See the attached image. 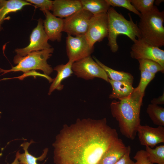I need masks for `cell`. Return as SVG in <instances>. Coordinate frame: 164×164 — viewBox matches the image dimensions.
<instances>
[{"label": "cell", "instance_id": "30", "mask_svg": "<svg viewBox=\"0 0 164 164\" xmlns=\"http://www.w3.org/2000/svg\"><path fill=\"white\" fill-rule=\"evenodd\" d=\"M126 152L124 155L114 164H135V162L131 159L130 155L131 151L130 146H127Z\"/></svg>", "mask_w": 164, "mask_h": 164}, {"label": "cell", "instance_id": "21", "mask_svg": "<svg viewBox=\"0 0 164 164\" xmlns=\"http://www.w3.org/2000/svg\"><path fill=\"white\" fill-rule=\"evenodd\" d=\"M34 142L32 140H31L30 142H26L23 143L21 145L24 151V152L20 154L19 151L18 152V160L21 164H44L38 163L37 161H42L46 156L48 149H45L42 154L39 157H36L30 154L28 150V148L32 143Z\"/></svg>", "mask_w": 164, "mask_h": 164}, {"label": "cell", "instance_id": "2", "mask_svg": "<svg viewBox=\"0 0 164 164\" xmlns=\"http://www.w3.org/2000/svg\"><path fill=\"white\" fill-rule=\"evenodd\" d=\"M144 94L136 87L128 97L114 100L110 104L111 114L118 121L121 132L130 140L135 139L141 125L140 114Z\"/></svg>", "mask_w": 164, "mask_h": 164}, {"label": "cell", "instance_id": "29", "mask_svg": "<svg viewBox=\"0 0 164 164\" xmlns=\"http://www.w3.org/2000/svg\"><path fill=\"white\" fill-rule=\"evenodd\" d=\"M133 158L136 161L135 164H154L149 160L147 153L144 150L138 151Z\"/></svg>", "mask_w": 164, "mask_h": 164}, {"label": "cell", "instance_id": "7", "mask_svg": "<svg viewBox=\"0 0 164 164\" xmlns=\"http://www.w3.org/2000/svg\"><path fill=\"white\" fill-rule=\"evenodd\" d=\"M66 52L69 60L73 62L91 56L94 50L85 35L73 36L67 35L66 39Z\"/></svg>", "mask_w": 164, "mask_h": 164}, {"label": "cell", "instance_id": "35", "mask_svg": "<svg viewBox=\"0 0 164 164\" xmlns=\"http://www.w3.org/2000/svg\"></svg>", "mask_w": 164, "mask_h": 164}, {"label": "cell", "instance_id": "1", "mask_svg": "<svg viewBox=\"0 0 164 164\" xmlns=\"http://www.w3.org/2000/svg\"><path fill=\"white\" fill-rule=\"evenodd\" d=\"M118 138L106 119H78L66 126L53 144L55 164H98L104 153Z\"/></svg>", "mask_w": 164, "mask_h": 164}, {"label": "cell", "instance_id": "32", "mask_svg": "<svg viewBox=\"0 0 164 164\" xmlns=\"http://www.w3.org/2000/svg\"><path fill=\"white\" fill-rule=\"evenodd\" d=\"M18 151L16 154L15 157L13 161L11 164H21L18 160Z\"/></svg>", "mask_w": 164, "mask_h": 164}, {"label": "cell", "instance_id": "24", "mask_svg": "<svg viewBox=\"0 0 164 164\" xmlns=\"http://www.w3.org/2000/svg\"><path fill=\"white\" fill-rule=\"evenodd\" d=\"M139 63V69L140 71H144L155 74L158 72L163 73L164 68L157 62L148 59L138 60Z\"/></svg>", "mask_w": 164, "mask_h": 164}, {"label": "cell", "instance_id": "27", "mask_svg": "<svg viewBox=\"0 0 164 164\" xmlns=\"http://www.w3.org/2000/svg\"><path fill=\"white\" fill-rule=\"evenodd\" d=\"M155 74L149 72L141 71V77L139 83L136 87L139 91L144 94L145 89L149 82L154 78Z\"/></svg>", "mask_w": 164, "mask_h": 164}, {"label": "cell", "instance_id": "22", "mask_svg": "<svg viewBox=\"0 0 164 164\" xmlns=\"http://www.w3.org/2000/svg\"><path fill=\"white\" fill-rule=\"evenodd\" d=\"M146 112L153 124L158 126H164V108L157 105L149 104Z\"/></svg>", "mask_w": 164, "mask_h": 164}, {"label": "cell", "instance_id": "10", "mask_svg": "<svg viewBox=\"0 0 164 164\" xmlns=\"http://www.w3.org/2000/svg\"><path fill=\"white\" fill-rule=\"evenodd\" d=\"M49 40L44 30L43 21L40 18L31 33L29 44L25 47L17 48L15 51L17 55L23 57L32 52L49 49L52 47L48 42Z\"/></svg>", "mask_w": 164, "mask_h": 164}, {"label": "cell", "instance_id": "34", "mask_svg": "<svg viewBox=\"0 0 164 164\" xmlns=\"http://www.w3.org/2000/svg\"><path fill=\"white\" fill-rule=\"evenodd\" d=\"M2 0H0V3L1 2H2Z\"/></svg>", "mask_w": 164, "mask_h": 164}, {"label": "cell", "instance_id": "18", "mask_svg": "<svg viewBox=\"0 0 164 164\" xmlns=\"http://www.w3.org/2000/svg\"><path fill=\"white\" fill-rule=\"evenodd\" d=\"M108 82L112 88V92L109 96V98L111 99L121 100L127 98L135 89L132 84L127 82L113 81L109 79Z\"/></svg>", "mask_w": 164, "mask_h": 164}, {"label": "cell", "instance_id": "31", "mask_svg": "<svg viewBox=\"0 0 164 164\" xmlns=\"http://www.w3.org/2000/svg\"><path fill=\"white\" fill-rule=\"evenodd\" d=\"M152 104H164V93L158 98H154L151 101Z\"/></svg>", "mask_w": 164, "mask_h": 164}, {"label": "cell", "instance_id": "4", "mask_svg": "<svg viewBox=\"0 0 164 164\" xmlns=\"http://www.w3.org/2000/svg\"><path fill=\"white\" fill-rule=\"evenodd\" d=\"M137 25L140 39L159 47L164 45V12L154 5L148 12L141 14Z\"/></svg>", "mask_w": 164, "mask_h": 164}, {"label": "cell", "instance_id": "6", "mask_svg": "<svg viewBox=\"0 0 164 164\" xmlns=\"http://www.w3.org/2000/svg\"><path fill=\"white\" fill-rule=\"evenodd\" d=\"M72 69L78 77L86 80L97 77L108 82L109 78L106 72L91 56L73 62Z\"/></svg>", "mask_w": 164, "mask_h": 164}, {"label": "cell", "instance_id": "8", "mask_svg": "<svg viewBox=\"0 0 164 164\" xmlns=\"http://www.w3.org/2000/svg\"><path fill=\"white\" fill-rule=\"evenodd\" d=\"M93 15L87 11L82 9L78 11L63 19V32L73 36L85 35Z\"/></svg>", "mask_w": 164, "mask_h": 164}, {"label": "cell", "instance_id": "12", "mask_svg": "<svg viewBox=\"0 0 164 164\" xmlns=\"http://www.w3.org/2000/svg\"><path fill=\"white\" fill-rule=\"evenodd\" d=\"M137 133L141 145L153 148L158 144L164 143V127L153 128L146 125H140Z\"/></svg>", "mask_w": 164, "mask_h": 164}, {"label": "cell", "instance_id": "17", "mask_svg": "<svg viewBox=\"0 0 164 164\" xmlns=\"http://www.w3.org/2000/svg\"><path fill=\"white\" fill-rule=\"evenodd\" d=\"M30 5H32L25 0H2L0 3V32L2 29V24L8 14L16 12L25 6Z\"/></svg>", "mask_w": 164, "mask_h": 164}, {"label": "cell", "instance_id": "25", "mask_svg": "<svg viewBox=\"0 0 164 164\" xmlns=\"http://www.w3.org/2000/svg\"><path fill=\"white\" fill-rule=\"evenodd\" d=\"M132 5L141 14L151 11L154 7V0H130Z\"/></svg>", "mask_w": 164, "mask_h": 164}, {"label": "cell", "instance_id": "14", "mask_svg": "<svg viewBox=\"0 0 164 164\" xmlns=\"http://www.w3.org/2000/svg\"><path fill=\"white\" fill-rule=\"evenodd\" d=\"M80 0H55L53 1V14L60 18H67L82 9Z\"/></svg>", "mask_w": 164, "mask_h": 164}, {"label": "cell", "instance_id": "26", "mask_svg": "<svg viewBox=\"0 0 164 164\" xmlns=\"http://www.w3.org/2000/svg\"><path fill=\"white\" fill-rule=\"evenodd\" d=\"M106 1L110 6L124 8L137 15L139 17L141 15V13L132 5L130 0H106Z\"/></svg>", "mask_w": 164, "mask_h": 164}, {"label": "cell", "instance_id": "9", "mask_svg": "<svg viewBox=\"0 0 164 164\" xmlns=\"http://www.w3.org/2000/svg\"><path fill=\"white\" fill-rule=\"evenodd\" d=\"M131 46L130 56L132 58L155 61L164 68V51L141 39H137Z\"/></svg>", "mask_w": 164, "mask_h": 164}, {"label": "cell", "instance_id": "11", "mask_svg": "<svg viewBox=\"0 0 164 164\" xmlns=\"http://www.w3.org/2000/svg\"><path fill=\"white\" fill-rule=\"evenodd\" d=\"M108 21L107 13L93 15L89 22L86 38L90 45L94 47L97 42H100L108 37Z\"/></svg>", "mask_w": 164, "mask_h": 164}, {"label": "cell", "instance_id": "19", "mask_svg": "<svg viewBox=\"0 0 164 164\" xmlns=\"http://www.w3.org/2000/svg\"><path fill=\"white\" fill-rule=\"evenodd\" d=\"M93 58L105 71L109 79L113 81L125 82L132 84L134 77L130 73L115 70L103 63L94 56H93Z\"/></svg>", "mask_w": 164, "mask_h": 164}, {"label": "cell", "instance_id": "20", "mask_svg": "<svg viewBox=\"0 0 164 164\" xmlns=\"http://www.w3.org/2000/svg\"><path fill=\"white\" fill-rule=\"evenodd\" d=\"M82 9L93 15L107 13L110 6L106 0H80Z\"/></svg>", "mask_w": 164, "mask_h": 164}, {"label": "cell", "instance_id": "28", "mask_svg": "<svg viewBox=\"0 0 164 164\" xmlns=\"http://www.w3.org/2000/svg\"><path fill=\"white\" fill-rule=\"evenodd\" d=\"M26 1L39 7L40 10H52L53 1L50 0H26Z\"/></svg>", "mask_w": 164, "mask_h": 164}, {"label": "cell", "instance_id": "3", "mask_svg": "<svg viewBox=\"0 0 164 164\" xmlns=\"http://www.w3.org/2000/svg\"><path fill=\"white\" fill-rule=\"evenodd\" d=\"M108 21V45L113 53L118 49L117 42L118 36L123 34L127 36L134 42L140 39V32L137 24L133 21L129 14L130 20L126 19L113 7H111L107 12Z\"/></svg>", "mask_w": 164, "mask_h": 164}, {"label": "cell", "instance_id": "33", "mask_svg": "<svg viewBox=\"0 0 164 164\" xmlns=\"http://www.w3.org/2000/svg\"><path fill=\"white\" fill-rule=\"evenodd\" d=\"M164 1V0H155L154 3H155V5H159L162 2Z\"/></svg>", "mask_w": 164, "mask_h": 164}, {"label": "cell", "instance_id": "15", "mask_svg": "<svg viewBox=\"0 0 164 164\" xmlns=\"http://www.w3.org/2000/svg\"><path fill=\"white\" fill-rule=\"evenodd\" d=\"M127 147L119 138L103 154L98 164H114L125 154Z\"/></svg>", "mask_w": 164, "mask_h": 164}, {"label": "cell", "instance_id": "23", "mask_svg": "<svg viewBox=\"0 0 164 164\" xmlns=\"http://www.w3.org/2000/svg\"><path fill=\"white\" fill-rule=\"evenodd\" d=\"M148 158L152 163L164 164V145L157 146L155 149L145 146Z\"/></svg>", "mask_w": 164, "mask_h": 164}, {"label": "cell", "instance_id": "16", "mask_svg": "<svg viewBox=\"0 0 164 164\" xmlns=\"http://www.w3.org/2000/svg\"><path fill=\"white\" fill-rule=\"evenodd\" d=\"M73 62L68 60L65 64H61L57 65L53 70L56 71L57 74L54 79L50 86L48 94L50 95L55 90L60 91L63 89V85L61 84L62 82L65 79L70 77L73 73L72 69Z\"/></svg>", "mask_w": 164, "mask_h": 164}, {"label": "cell", "instance_id": "13", "mask_svg": "<svg viewBox=\"0 0 164 164\" xmlns=\"http://www.w3.org/2000/svg\"><path fill=\"white\" fill-rule=\"evenodd\" d=\"M45 14L46 18L43 21L44 31L49 39L60 42L63 27V19L57 18L50 11L41 10Z\"/></svg>", "mask_w": 164, "mask_h": 164}, {"label": "cell", "instance_id": "5", "mask_svg": "<svg viewBox=\"0 0 164 164\" xmlns=\"http://www.w3.org/2000/svg\"><path fill=\"white\" fill-rule=\"evenodd\" d=\"M54 50V48L51 47L31 52L25 56L16 55L14 57L13 62L17 65L9 70L0 68V72H3V74L11 72L21 71L26 73L31 70H42L45 75L49 76L53 69L48 63L47 60L52 56Z\"/></svg>", "mask_w": 164, "mask_h": 164}]
</instances>
